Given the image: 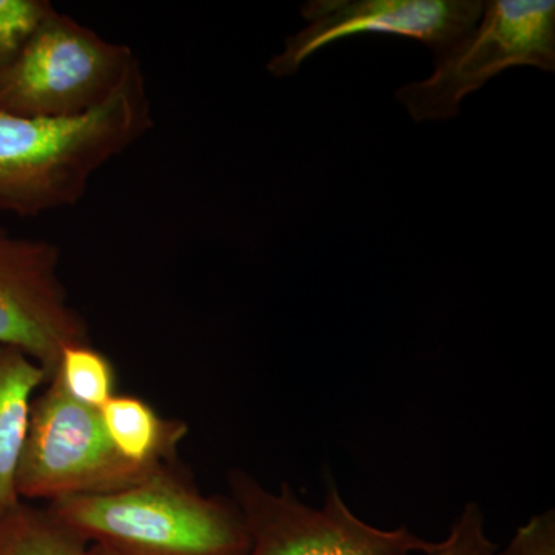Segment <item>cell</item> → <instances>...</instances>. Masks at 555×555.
I'll use <instances>...</instances> for the list:
<instances>
[{
	"label": "cell",
	"instance_id": "cell-15",
	"mask_svg": "<svg viewBox=\"0 0 555 555\" xmlns=\"http://www.w3.org/2000/svg\"><path fill=\"white\" fill-rule=\"evenodd\" d=\"M502 555H555L554 511L539 514L518 528Z\"/></svg>",
	"mask_w": 555,
	"mask_h": 555
},
{
	"label": "cell",
	"instance_id": "cell-9",
	"mask_svg": "<svg viewBox=\"0 0 555 555\" xmlns=\"http://www.w3.org/2000/svg\"><path fill=\"white\" fill-rule=\"evenodd\" d=\"M46 369L16 347L0 345V514L22 503L16 477L27 438L33 401L49 385Z\"/></svg>",
	"mask_w": 555,
	"mask_h": 555
},
{
	"label": "cell",
	"instance_id": "cell-1",
	"mask_svg": "<svg viewBox=\"0 0 555 555\" xmlns=\"http://www.w3.org/2000/svg\"><path fill=\"white\" fill-rule=\"evenodd\" d=\"M152 129L141 65L87 115L35 118L0 109V211L33 218L76 206L91 178Z\"/></svg>",
	"mask_w": 555,
	"mask_h": 555
},
{
	"label": "cell",
	"instance_id": "cell-10",
	"mask_svg": "<svg viewBox=\"0 0 555 555\" xmlns=\"http://www.w3.org/2000/svg\"><path fill=\"white\" fill-rule=\"evenodd\" d=\"M100 416L116 454L145 474L177 462L179 444L189 434L184 422L164 418L144 398L129 393H116Z\"/></svg>",
	"mask_w": 555,
	"mask_h": 555
},
{
	"label": "cell",
	"instance_id": "cell-5",
	"mask_svg": "<svg viewBox=\"0 0 555 555\" xmlns=\"http://www.w3.org/2000/svg\"><path fill=\"white\" fill-rule=\"evenodd\" d=\"M228 483L250 540L244 555H427L438 546L406 526L379 529L361 520L331 478L321 507L306 505L287 483L270 491L238 467Z\"/></svg>",
	"mask_w": 555,
	"mask_h": 555
},
{
	"label": "cell",
	"instance_id": "cell-12",
	"mask_svg": "<svg viewBox=\"0 0 555 555\" xmlns=\"http://www.w3.org/2000/svg\"><path fill=\"white\" fill-rule=\"evenodd\" d=\"M49 383L76 403L94 411H100L118 393L115 364L91 341L64 347Z\"/></svg>",
	"mask_w": 555,
	"mask_h": 555
},
{
	"label": "cell",
	"instance_id": "cell-4",
	"mask_svg": "<svg viewBox=\"0 0 555 555\" xmlns=\"http://www.w3.org/2000/svg\"><path fill=\"white\" fill-rule=\"evenodd\" d=\"M436 62L429 78L397 91V100L415 122L456 118L467 94L506 68L532 65L554 72L555 2H485L476 27Z\"/></svg>",
	"mask_w": 555,
	"mask_h": 555
},
{
	"label": "cell",
	"instance_id": "cell-3",
	"mask_svg": "<svg viewBox=\"0 0 555 555\" xmlns=\"http://www.w3.org/2000/svg\"><path fill=\"white\" fill-rule=\"evenodd\" d=\"M139 65L129 46L54 10L0 78V109L35 118H76L100 108Z\"/></svg>",
	"mask_w": 555,
	"mask_h": 555
},
{
	"label": "cell",
	"instance_id": "cell-14",
	"mask_svg": "<svg viewBox=\"0 0 555 555\" xmlns=\"http://www.w3.org/2000/svg\"><path fill=\"white\" fill-rule=\"evenodd\" d=\"M480 507L470 503L443 542L427 555H495L496 546L485 534Z\"/></svg>",
	"mask_w": 555,
	"mask_h": 555
},
{
	"label": "cell",
	"instance_id": "cell-7",
	"mask_svg": "<svg viewBox=\"0 0 555 555\" xmlns=\"http://www.w3.org/2000/svg\"><path fill=\"white\" fill-rule=\"evenodd\" d=\"M61 251L46 240L0 229V345L16 347L51 378L64 347L90 343L89 324L69 302Z\"/></svg>",
	"mask_w": 555,
	"mask_h": 555
},
{
	"label": "cell",
	"instance_id": "cell-2",
	"mask_svg": "<svg viewBox=\"0 0 555 555\" xmlns=\"http://www.w3.org/2000/svg\"><path fill=\"white\" fill-rule=\"evenodd\" d=\"M46 507L89 545L127 555H244L250 543L235 502L204 495L178 460L120 491Z\"/></svg>",
	"mask_w": 555,
	"mask_h": 555
},
{
	"label": "cell",
	"instance_id": "cell-6",
	"mask_svg": "<svg viewBox=\"0 0 555 555\" xmlns=\"http://www.w3.org/2000/svg\"><path fill=\"white\" fill-rule=\"evenodd\" d=\"M149 474L116 454L100 411L76 403L53 383L33 401L16 477L22 502L109 494Z\"/></svg>",
	"mask_w": 555,
	"mask_h": 555
},
{
	"label": "cell",
	"instance_id": "cell-11",
	"mask_svg": "<svg viewBox=\"0 0 555 555\" xmlns=\"http://www.w3.org/2000/svg\"><path fill=\"white\" fill-rule=\"evenodd\" d=\"M89 546L47 507L22 502L0 514V555H86Z\"/></svg>",
	"mask_w": 555,
	"mask_h": 555
},
{
	"label": "cell",
	"instance_id": "cell-16",
	"mask_svg": "<svg viewBox=\"0 0 555 555\" xmlns=\"http://www.w3.org/2000/svg\"><path fill=\"white\" fill-rule=\"evenodd\" d=\"M86 555H127L122 553H118V551L108 550V547L90 545L89 550H87Z\"/></svg>",
	"mask_w": 555,
	"mask_h": 555
},
{
	"label": "cell",
	"instance_id": "cell-13",
	"mask_svg": "<svg viewBox=\"0 0 555 555\" xmlns=\"http://www.w3.org/2000/svg\"><path fill=\"white\" fill-rule=\"evenodd\" d=\"M54 10L49 0H0V78Z\"/></svg>",
	"mask_w": 555,
	"mask_h": 555
},
{
	"label": "cell",
	"instance_id": "cell-8",
	"mask_svg": "<svg viewBox=\"0 0 555 555\" xmlns=\"http://www.w3.org/2000/svg\"><path fill=\"white\" fill-rule=\"evenodd\" d=\"M483 10L480 0H310L301 7L309 27L287 38L268 69L286 78L324 47L369 33L420 40L438 57L476 27Z\"/></svg>",
	"mask_w": 555,
	"mask_h": 555
},
{
	"label": "cell",
	"instance_id": "cell-17",
	"mask_svg": "<svg viewBox=\"0 0 555 555\" xmlns=\"http://www.w3.org/2000/svg\"><path fill=\"white\" fill-rule=\"evenodd\" d=\"M495 555H502V554H500V553H496Z\"/></svg>",
	"mask_w": 555,
	"mask_h": 555
}]
</instances>
